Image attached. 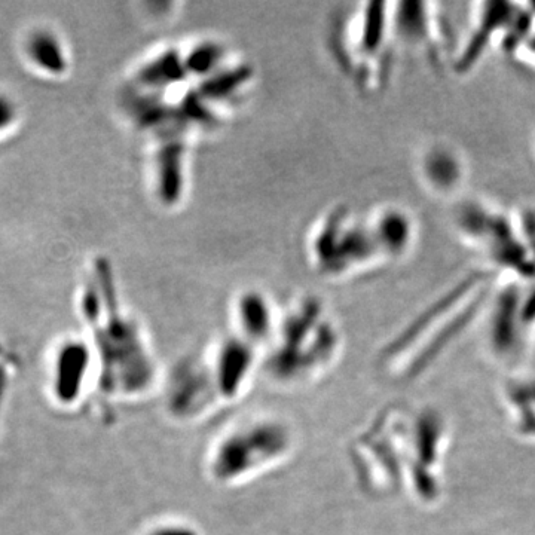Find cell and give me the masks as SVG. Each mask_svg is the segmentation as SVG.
<instances>
[{"instance_id": "cell-9", "label": "cell", "mask_w": 535, "mask_h": 535, "mask_svg": "<svg viewBox=\"0 0 535 535\" xmlns=\"http://www.w3.org/2000/svg\"><path fill=\"white\" fill-rule=\"evenodd\" d=\"M513 316H515V299L507 298L501 305L498 313L497 323H495V344L500 350H507L513 339Z\"/></svg>"}, {"instance_id": "cell-7", "label": "cell", "mask_w": 535, "mask_h": 535, "mask_svg": "<svg viewBox=\"0 0 535 535\" xmlns=\"http://www.w3.org/2000/svg\"><path fill=\"white\" fill-rule=\"evenodd\" d=\"M238 323L243 339L256 348L275 333L268 307L259 298H247L241 302Z\"/></svg>"}, {"instance_id": "cell-13", "label": "cell", "mask_w": 535, "mask_h": 535, "mask_svg": "<svg viewBox=\"0 0 535 535\" xmlns=\"http://www.w3.org/2000/svg\"><path fill=\"white\" fill-rule=\"evenodd\" d=\"M6 387H8V376L3 369H0V411H2L3 402H5Z\"/></svg>"}, {"instance_id": "cell-6", "label": "cell", "mask_w": 535, "mask_h": 535, "mask_svg": "<svg viewBox=\"0 0 535 535\" xmlns=\"http://www.w3.org/2000/svg\"><path fill=\"white\" fill-rule=\"evenodd\" d=\"M223 405H234L249 391L258 366L256 347L243 338L220 342L207 357Z\"/></svg>"}, {"instance_id": "cell-5", "label": "cell", "mask_w": 535, "mask_h": 535, "mask_svg": "<svg viewBox=\"0 0 535 535\" xmlns=\"http://www.w3.org/2000/svg\"><path fill=\"white\" fill-rule=\"evenodd\" d=\"M97 363L93 347L66 341L57 348L51 369V396L60 408H75L91 387L96 388Z\"/></svg>"}, {"instance_id": "cell-12", "label": "cell", "mask_w": 535, "mask_h": 535, "mask_svg": "<svg viewBox=\"0 0 535 535\" xmlns=\"http://www.w3.org/2000/svg\"><path fill=\"white\" fill-rule=\"evenodd\" d=\"M15 119V107L12 105L8 97L0 94V130L8 127Z\"/></svg>"}, {"instance_id": "cell-4", "label": "cell", "mask_w": 535, "mask_h": 535, "mask_svg": "<svg viewBox=\"0 0 535 535\" xmlns=\"http://www.w3.org/2000/svg\"><path fill=\"white\" fill-rule=\"evenodd\" d=\"M164 403L168 415L179 423H197L225 408L207 359L186 360L173 369Z\"/></svg>"}, {"instance_id": "cell-8", "label": "cell", "mask_w": 535, "mask_h": 535, "mask_svg": "<svg viewBox=\"0 0 535 535\" xmlns=\"http://www.w3.org/2000/svg\"><path fill=\"white\" fill-rule=\"evenodd\" d=\"M29 53L33 61L50 73H61L66 69L63 51L50 33H36L29 42Z\"/></svg>"}, {"instance_id": "cell-14", "label": "cell", "mask_w": 535, "mask_h": 535, "mask_svg": "<svg viewBox=\"0 0 535 535\" xmlns=\"http://www.w3.org/2000/svg\"><path fill=\"white\" fill-rule=\"evenodd\" d=\"M527 428H528V431H533V433H535V421L533 424H530V426H528Z\"/></svg>"}, {"instance_id": "cell-11", "label": "cell", "mask_w": 535, "mask_h": 535, "mask_svg": "<svg viewBox=\"0 0 535 535\" xmlns=\"http://www.w3.org/2000/svg\"><path fill=\"white\" fill-rule=\"evenodd\" d=\"M437 439V426L431 418H426V420L421 423L420 426V449L421 457L424 461L430 463L434 457V446H436Z\"/></svg>"}, {"instance_id": "cell-1", "label": "cell", "mask_w": 535, "mask_h": 535, "mask_svg": "<svg viewBox=\"0 0 535 535\" xmlns=\"http://www.w3.org/2000/svg\"><path fill=\"white\" fill-rule=\"evenodd\" d=\"M107 293L105 305L85 299V319L93 330L97 363L96 391L107 403H137L160 385V369L139 327L116 310Z\"/></svg>"}, {"instance_id": "cell-2", "label": "cell", "mask_w": 535, "mask_h": 535, "mask_svg": "<svg viewBox=\"0 0 535 535\" xmlns=\"http://www.w3.org/2000/svg\"><path fill=\"white\" fill-rule=\"evenodd\" d=\"M296 434L286 420L258 415L223 431L206 455V473L217 486L244 485L289 460Z\"/></svg>"}, {"instance_id": "cell-10", "label": "cell", "mask_w": 535, "mask_h": 535, "mask_svg": "<svg viewBox=\"0 0 535 535\" xmlns=\"http://www.w3.org/2000/svg\"><path fill=\"white\" fill-rule=\"evenodd\" d=\"M140 535H201V533L189 522L165 519V521L155 522Z\"/></svg>"}, {"instance_id": "cell-3", "label": "cell", "mask_w": 535, "mask_h": 535, "mask_svg": "<svg viewBox=\"0 0 535 535\" xmlns=\"http://www.w3.org/2000/svg\"><path fill=\"white\" fill-rule=\"evenodd\" d=\"M316 316H295L278 332L265 374L281 388L310 387L335 356V332Z\"/></svg>"}]
</instances>
